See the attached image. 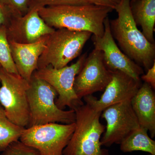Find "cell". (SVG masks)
Returning <instances> with one entry per match:
<instances>
[{
    "instance_id": "6",
    "label": "cell",
    "mask_w": 155,
    "mask_h": 155,
    "mask_svg": "<svg viewBox=\"0 0 155 155\" xmlns=\"http://www.w3.org/2000/svg\"><path fill=\"white\" fill-rule=\"evenodd\" d=\"M0 82V105L6 116L15 125L27 127L30 119L27 95L29 81L1 67Z\"/></svg>"
},
{
    "instance_id": "2",
    "label": "cell",
    "mask_w": 155,
    "mask_h": 155,
    "mask_svg": "<svg viewBox=\"0 0 155 155\" xmlns=\"http://www.w3.org/2000/svg\"><path fill=\"white\" fill-rule=\"evenodd\" d=\"M114 9L93 5H65L41 8L40 16L47 25L54 28H66L89 31L102 37L104 32V22Z\"/></svg>"
},
{
    "instance_id": "5",
    "label": "cell",
    "mask_w": 155,
    "mask_h": 155,
    "mask_svg": "<svg viewBox=\"0 0 155 155\" xmlns=\"http://www.w3.org/2000/svg\"><path fill=\"white\" fill-rule=\"evenodd\" d=\"M92 35L89 31L55 29L48 35L45 48L39 58L38 69L49 66L60 69L67 66L80 54Z\"/></svg>"
},
{
    "instance_id": "10",
    "label": "cell",
    "mask_w": 155,
    "mask_h": 155,
    "mask_svg": "<svg viewBox=\"0 0 155 155\" xmlns=\"http://www.w3.org/2000/svg\"><path fill=\"white\" fill-rule=\"evenodd\" d=\"M101 116L105 119V132L101 138L102 146L119 144L129 134L140 127L130 101L115 104L106 108Z\"/></svg>"
},
{
    "instance_id": "23",
    "label": "cell",
    "mask_w": 155,
    "mask_h": 155,
    "mask_svg": "<svg viewBox=\"0 0 155 155\" xmlns=\"http://www.w3.org/2000/svg\"><path fill=\"white\" fill-rule=\"evenodd\" d=\"M13 17L9 9L0 0V26H7Z\"/></svg>"
},
{
    "instance_id": "9",
    "label": "cell",
    "mask_w": 155,
    "mask_h": 155,
    "mask_svg": "<svg viewBox=\"0 0 155 155\" xmlns=\"http://www.w3.org/2000/svg\"><path fill=\"white\" fill-rule=\"evenodd\" d=\"M113 76L106 66L102 51L94 49L87 57L83 67L75 77L74 89L80 99L104 90Z\"/></svg>"
},
{
    "instance_id": "19",
    "label": "cell",
    "mask_w": 155,
    "mask_h": 155,
    "mask_svg": "<svg viewBox=\"0 0 155 155\" xmlns=\"http://www.w3.org/2000/svg\"><path fill=\"white\" fill-rule=\"evenodd\" d=\"M0 65L8 72L19 74L12 58L4 25L0 26Z\"/></svg>"
},
{
    "instance_id": "15",
    "label": "cell",
    "mask_w": 155,
    "mask_h": 155,
    "mask_svg": "<svg viewBox=\"0 0 155 155\" xmlns=\"http://www.w3.org/2000/svg\"><path fill=\"white\" fill-rule=\"evenodd\" d=\"M140 126L149 131L151 137L155 136V95L153 89L145 82L130 101Z\"/></svg>"
},
{
    "instance_id": "1",
    "label": "cell",
    "mask_w": 155,
    "mask_h": 155,
    "mask_svg": "<svg viewBox=\"0 0 155 155\" xmlns=\"http://www.w3.org/2000/svg\"><path fill=\"white\" fill-rule=\"evenodd\" d=\"M130 0H121L115 7L116 19L110 20L111 33L127 57L147 70L155 62V45L139 30L130 11Z\"/></svg>"
},
{
    "instance_id": "17",
    "label": "cell",
    "mask_w": 155,
    "mask_h": 155,
    "mask_svg": "<svg viewBox=\"0 0 155 155\" xmlns=\"http://www.w3.org/2000/svg\"><path fill=\"white\" fill-rule=\"evenodd\" d=\"M120 150L124 153L141 151L155 155V141L148 134V130L140 126L121 142Z\"/></svg>"
},
{
    "instance_id": "3",
    "label": "cell",
    "mask_w": 155,
    "mask_h": 155,
    "mask_svg": "<svg viewBox=\"0 0 155 155\" xmlns=\"http://www.w3.org/2000/svg\"><path fill=\"white\" fill-rule=\"evenodd\" d=\"M74 110L75 130L63 155H109L108 150L102 148L101 142L106 128L100 121L102 112L87 104Z\"/></svg>"
},
{
    "instance_id": "14",
    "label": "cell",
    "mask_w": 155,
    "mask_h": 155,
    "mask_svg": "<svg viewBox=\"0 0 155 155\" xmlns=\"http://www.w3.org/2000/svg\"><path fill=\"white\" fill-rule=\"evenodd\" d=\"M48 35L30 44L8 41L11 55L18 73L28 81L38 69L39 58L45 48Z\"/></svg>"
},
{
    "instance_id": "21",
    "label": "cell",
    "mask_w": 155,
    "mask_h": 155,
    "mask_svg": "<svg viewBox=\"0 0 155 155\" xmlns=\"http://www.w3.org/2000/svg\"><path fill=\"white\" fill-rule=\"evenodd\" d=\"M1 155H39L36 150L20 141L14 142L2 152Z\"/></svg>"
},
{
    "instance_id": "4",
    "label": "cell",
    "mask_w": 155,
    "mask_h": 155,
    "mask_svg": "<svg viewBox=\"0 0 155 155\" xmlns=\"http://www.w3.org/2000/svg\"><path fill=\"white\" fill-rule=\"evenodd\" d=\"M29 83L27 95L30 119L27 127L51 123L75 122V111L64 110L57 107L55 99L58 93L48 82L32 75Z\"/></svg>"
},
{
    "instance_id": "26",
    "label": "cell",
    "mask_w": 155,
    "mask_h": 155,
    "mask_svg": "<svg viewBox=\"0 0 155 155\" xmlns=\"http://www.w3.org/2000/svg\"><path fill=\"white\" fill-rule=\"evenodd\" d=\"M1 67V65H0V67Z\"/></svg>"
},
{
    "instance_id": "20",
    "label": "cell",
    "mask_w": 155,
    "mask_h": 155,
    "mask_svg": "<svg viewBox=\"0 0 155 155\" xmlns=\"http://www.w3.org/2000/svg\"><path fill=\"white\" fill-rule=\"evenodd\" d=\"M90 5L86 0H29V10L45 7L65 5Z\"/></svg>"
},
{
    "instance_id": "25",
    "label": "cell",
    "mask_w": 155,
    "mask_h": 155,
    "mask_svg": "<svg viewBox=\"0 0 155 155\" xmlns=\"http://www.w3.org/2000/svg\"><path fill=\"white\" fill-rule=\"evenodd\" d=\"M147 72L145 75H142L141 78L145 82L148 84L152 87L153 89L155 88V62L152 67L148 69Z\"/></svg>"
},
{
    "instance_id": "13",
    "label": "cell",
    "mask_w": 155,
    "mask_h": 155,
    "mask_svg": "<svg viewBox=\"0 0 155 155\" xmlns=\"http://www.w3.org/2000/svg\"><path fill=\"white\" fill-rule=\"evenodd\" d=\"M6 27L8 41L21 44L35 42L56 29L45 22L37 8L28 10L23 16L13 17Z\"/></svg>"
},
{
    "instance_id": "8",
    "label": "cell",
    "mask_w": 155,
    "mask_h": 155,
    "mask_svg": "<svg viewBox=\"0 0 155 155\" xmlns=\"http://www.w3.org/2000/svg\"><path fill=\"white\" fill-rule=\"evenodd\" d=\"M87 56L86 53L83 54L71 66L60 69L49 66L37 69L33 73L34 76L46 81L54 89L58 94L55 103L61 110L67 107L74 110L84 104L75 93L74 83Z\"/></svg>"
},
{
    "instance_id": "22",
    "label": "cell",
    "mask_w": 155,
    "mask_h": 155,
    "mask_svg": "<svg viewBox=\"0 0 155 155\" xmlns=\"http://www.w3.org/2000/svg\"><path fill=\"white\" fill-rule=\"evenodd\" d=\"M13 17L22 16L29 10V0H1Z\"/></svg>"
},
{
    "instance_id": "12",
    "label": "cell",
    "mask_w": 155,
    "mask_h": 155,
    "mask_svg": "<svg viewBox=\"0 0 155 155\" xmlns=\"http://www.w3.org/2000/svg\"><path fill=\"white\" fill-rule=\"evenodd\" d=\"M141 86V81L136 80L124 72L116 70L113 71L112 79L99 100L92 95L83 98L86 104L102 112L115 104L131 101Z\"/></svg>"
},
{
    "instance_id": "16",
    "label": "cell",
    "mask_w": 155,
    "mask_h": 155,
    "mask_svg": "<svg viewBox=\"0 0 155 155\" xmlns=\"http://www.w3.org/2000/svg\"><path fill=\"white\" fill-rule=\"evenodd\" d=\"M130 11L137 25L148 41L155 44V0H130Z\"/></svg>"
},
{
    "instance_id": "11",
    "label": "cell",
    "mask_w": 155,
    "mask_h": 155,
    "mask_svg": "<svg viewBox=\"0 0 155 155\" xmlns=\"http://www.w3.org/2000/svg\"><path fill=\"white\" fill-rule=\"evenodd\" d=\"M104 32L102 37L93 35L92 40L94 48L102 51L106 66L111 71H121L137 81L143 74L141 67L127 57L116 45L110 28L108 17L105 20Z\"/></svg>"
},
{
    "instance_id": "7",
    "label": "cell",
    "mask_w": 155,
    "mask_h": 155,
    "mask_svg": "<svg viewBox=\"0 0 155 155\" xmlns=\"http://www.w3.org/2000/svg\"><path fill=\"white\" fill-rule=\"evenodd\" d=\"M75 127L71 124L51 123L25 127L19 140L36 150L39 155H63Z\"/></svg>"
},
{
    "instance_id": "18",
    "label": "cell",
    "mask_w": 155,
    "mask_h": 155,
    "mask_svg": "<svg viewBox=\"0 0 155 155\" xmlns=\"http://www.w3.org/2000/svg\"><path fill=\"white\" fill-rule=\"evenodd\" d=\"M24 128L11 122L0 105V152L12 143L19 140Z\"/></svg>"
},
{
    "instance_id": "24",
    "label": "cell",
    "mask_w": 155,
    "mask_h": 155,
    "mask_svg": "<svg viewBox=\"0 0 155 155\" xmlns=\"http://www.w3.org/2000/svg\"><path fill=\"white\" fill-rule=\"evenodd\" d=\"M90 5L108 7L114 9L121 0H86Z\"/></svg>"
}]
</instances>
